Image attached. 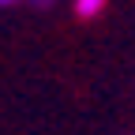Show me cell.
<instances>
[{"mask_svg": "<svg viewBox=\"0 0 135 135\" xmlns=\"http://www.w3.org/2000/svg\"><path fill=\"white\" fill-rule=\"evenodd\" d=\"M8 4H19V0H0V8H8Z\"/></svg>", "mask_w": 135, "mask_h": 135, "instance_id": "cell-2", "label": "cell"}, {"mask_svg": "<svg viewBox=\"0 0 135 135\" xmlns=\"http://www.w3.org/2000/svg\"><path fill=\"white\" fill-rule=\"evenodd\" d=\"M34 4H53V0H34Z\"/></svg>", "mask_w": 135, "mask_h": 135, "instance_id": "cell-3", "label": "cell"}, {"mask_svg": "<svg viewBox=\"0 0 135 135\" xmlns=\"http://www.w3.org/2000/svg\"><path fill=\"white\" fill-rule=\"evenodd\" d=\"M109 0H71V11L79 15V19H98L101 11H105Z\"/></svg>", "mask_w": 135, "mask_h": 135, "instance_id": "cell-1", "label": "cell"}]
</instances>
